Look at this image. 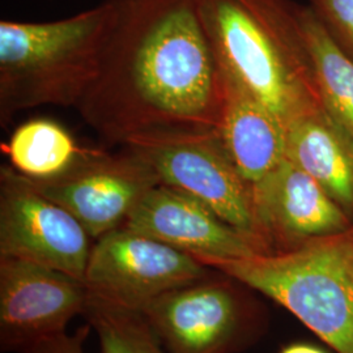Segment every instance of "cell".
Returning a JSON list of instances; mask_svg holds the SVG:
<instances>
[{
  "label": "cell",
  "instance_id": "obj_5",
  "mask_svg": "<svg viewBox=\"0 0 353 353\" xmlns=\"http://www.w3.org/2000/svg\"><path fill=\"white\" fill-rule=\"evenodd\" d=\"M207 267L161 241L121 227L93 243L84 281L90 296L141 312L165 293L205 278Z\"/></svg>",
  "mask_w": 353,
  "mask_h": 353
},
{
  "label": "cell",
  "instance_id": "obj_4",
  "mask_svg": "<svg viewBox=\"0 0 353 353\" xmlns=\"http://www.w3.org/2000/svg\"><path fill=\"white\" fill-rule=\"evenodd\" d=\"M280 303L336 353H353V227L211 265Z\"/></svg>",
  "mask_w": 353,
  "mask_h": 353
},
{
  "label": "cell",
  "instance_id": "obj_12",
  "mask_svg": "<svg viewBox=\"0 0 353 353\" xmlns=\"http://www.w3.org/2000/svg\"><path fill=\"white\" fill-rule=\"evenodd\" d=\"M140 313L170 353H224L241 323L233 292L204 279L165 293Z\"/></svg>",
  "mask_w": 353,
  "mask_h": 353
},
{
  "label": "cell",
  "instance_id": "obj_1",
  "mask_svg": "<svg viewBox=\"0 0 353 353\" xmlns=\"http://www.w3.org/2000/svg\"><path fill=\"white\" fill-rule=\"evenodd\" d=\"M96 77L75 109L108 147L217 134L225 81L196 0H109Z\"/></svg>",
  "mask_w": 353,
  "mask_h": 353
},
{
  "label": "cell",
  "instance_id": "obj_8",
  "mask_svg": "<svg viewBox=\"0 0 353 353\" xmlns=\"http://www.w3.org/2000/svg\"><path fill=\"white\" fill-rule=\"evenodd\" d=\"M33 182L43 195L74 214L96 241L123 227L143 196L161 179L137 152L121 148L118 153L89 151L62 176Z\"/></svg>",
  "mask_w": 353,
  "mask_h": 353
},
{
  "label": "cell",
  "instance_id": "obj_19",
  "mask_svg": "<svg viewBox=\"0 0 353 353\" xmlns=\"http://www.w3.org/2000/svg\"><path fill=\"white\" fill-rule=\"evenodd\" d=\"M87 330H80L75 335H68L65 331L45 338L29 345L23 353H85L84 339Z\"/></svg>",
  "mask_w": 353,
  "mask_h": 353
},
{
  "label": "cell",
  "instance_id": "obj_17",
  "mask_svg": "<svg viewBox=\"0 0 353 353\" xmlns=\"http://www.w3.org/2000/svg\"><path fill=\"white\" fill-rule=\"evenodd\" d=\"M84 313L99 336L101 353H164L160 338L140 312L89 294Z\"/></svg>",
  "mask_w": 353,
  "mask_h": 353
},
{
  "label": "cell",
  "instance_id": "obj_13",
  "mask_svg": "<svg viewBox=\"0 0 353 353\" xmlns=\"http://www.w3.org/2000/svg\"><path fill=\"white\" fill-rule=\"evenodd\" d=\"M224 81L225 102L217 137L239 173L252 186L287 159V127L239 83L225 75Z\"/></svg>",
  "mask_w": 353,
  "mask_h": 353
},
{
  "label": "cell",
  "instance_id": "obj_6",
  "mask_svg": "<svg viewBox=\"0 0 353 353\" xmlns=\"http://www.w3.org/2000/svg\"><path fill=\"white\" fill-rule=\"evenodd\" d=\"M92 237L61 204L10 164L0 166V256L48 265L84 280Z\"/></svg>",
  "mask_w": 353,
  "mask_h": 353
},
{
  "label": "cell",
  "instance_id": "obj_3",
  "mask_svg": "<svg viewBox=\"0 0 353 353\" xmlns=\"http://www.w3.org/2000/svg\"><path fill=\"white\" fill-rule=\"evenodd\" d=\"M109 0L63 20L0 23V125L39 106L76 108L97 74Z\"/></svg>",
  "mask_w": 353,
  "mask_h": 353
},
{
  "label": "cell",
  "instance_id": "obj_16",
  "mask_svg": "<svg viewBox=\"0 0 353 353\" xmlns=\"http://www.w3.org/2000/svg\"><path fill=\"white\" fill-rule=\"evenodd\" d=\"M301 14L323 106L353 137V61L331 37L312 7H303Z\"/></svg>",
  "mask_w": 353,
  "mask_h": 353
},
{
  "label": "cell",
  "instance_id": "obj_14",
  "mask_svg": "<svg viewBox=\"0 0 353 353\" xmlns=\"http://www.w3.org/2000/svg\"><path fill=\"white\" fill-rule=\"evenodd\" d=\"M285 153L353 220V137L326 109L306 114L287 127Z\"/></svg>",
  "mask_w": 353,
  "mask_h": 353
},
{
  "label": "cell",
  "instance_id": "obj_15",
  "mask_svg": "<svg viewBox=\"0 0 353 353\" xmlns=\"http://www.w3.org/2000/svg\"><path fill=\"white\" fill-rule=\"evenodd\" d=\"M1 151L17 173L32 181H49L64 174L90 150L81 148L57 121L33 118L13 131Z\"/></svg>",
  "mask_w": 353,
  "mask_h": 353
},
{
  "label": "cell",
  "instance_id": "obj_10",
  "mask_svg": "<svg viewBox=\"0 0 353 353\" xmlns=\"http://www.w3.org/2000/svg\"><path fill=\"white\" fill-rule=\"evenodd\" d=\"M123 227L161 241L208 267L270 252L204 203L165 183L143 196Z\"/></svg>",
  "mask_w": 353,
  "mask_h": 353
},
{
  "label": "cell",
  "instance_id": "obj_2",
  "mask_svg": "<svg viewBox=\"0 0 353 353\" xmlns=\"http://www.w3.org/2000/svg\"><path fill=\"white\" fill-rule=\"evenodd\" d=\"M224 75L278 115L284 126L325 109L293 0H196Z\"/></svg>",
  "mask_w": 353,
  "mask_h": 353
},
{
  "label": "cell",
  "instance_id": "obj_9",
  "mask_svg": "<svg viewBox=\"0 0 353 353\" xmlns=\"http://www.w3.org/2000/svg\"><path fill=\"white\" fill-rule=\"evenodd\" d=\"M84 280L34 262L0 256V344L24 352L37 341L65 331L84 313Z\"/></svg>",
  "mask_w": 353,
  "mask_h": 353
},
{
  "label": "cell",
  "instance_id": "obj_20",
  "mask_svg": "<svg viewBox=\"0 0 353 353\" xmlns=\"http://www.w3.org/2000/svg\"><path fill=\"white\" fill-rule=\"evenodd\" d=\"M280 353H325L321 351L319 348L309 345V344H303V343H297V344H290L287 348H284Z\"/></svg>",
  "mask_w": 353,
  "mask_h": 353
},
{
  "label": "cell",
  "instance_id": "obj_18",
  "mask_svg": "<svg viewBox=\"0 0 353 353\" xmlns=\"http://www.w3.org/2000/svg\"><path fill=\"white\" fill-rule=\"evenodd\" d=\"M338 46L353 61V0H310Z\"/></svg>",
  "mask_w": 353,
  "mask_h": 353
},
{
  "label": "cell",
  "instance_id": "obj_7",
  "mask_svg": "<svg viewBox=\"0 0 353 353\" xmlns=\"http://www.w3.org/2000/svg\"><path fill=\"white\" fill-rule=\"evenodd\" d=\"M126 148L152 165L161 183L196 198L271 252L256 221L252 185L239 173L217 134L144 141Z\"/></svg>",
  "mask_w": 353,
  "mask_h": 353
},
{
  "label": "cell",
  "instance_id": "obj_11",
  "mask_svg": "<svg viewBox=\"0 0 353 353\" xmlns=\"http://www.w3.org/2000/svg\"><path fill=\"white\" fill-rule=\"evenodd\" d=\"M252 189L256 221L271 252L274 245L284 250L353 227L316 179L288 159Z\"/></svg>",
  "mask_w": 353,
  "mask_h": 353
}]
</instances>
